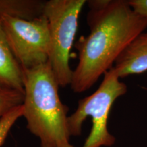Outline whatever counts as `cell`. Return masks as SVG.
<instances>
[{"mask_svg": "<svg viewBox=\"0 0 147 147\" xmlns=\"http://www.w3.org/2000/svg\"><path fill=\"white\" fill-rule=\"evenodd\" d=\"M87 4L90 32L74 44L78 63L70 86L78 93L113 67L126 47L147 28V18L135 13L126 0H91Z\"/></svg>", "mask_w": 147, "mask_h": 147, "instance_id": "1", "label": "cell"}, {"mask_svg": "<svg viewBox=\"0 0 147 147\" xmlns=\"http://www.w3.org/2000/svg\"><path fill=\"white\" fill-rule=\"evenodd\" d=\"M23 117L40 147H74L69 143V108L59 95V84L49 62L23 70Z\"/></svg>", "mask_w": 147, "mask_h": 147, "instance_id": "2", "label": "cell"}, {"mask_svg": "<svg viewBox=\"0 0 147 147\" xmlns=\"http://www.w3.org/2000/svg\"><path fill=\"white\" fill-rule=\"evenodd\" d=\"M119 79L112 67L104 74L98 89L93 94L79 100L76 111L67 117L71 136H80L84 121L89 116L91 117V132L82 147L111 146L115 144V137L108 129V117L116 100L127 91L126 84Z\"/></svg>", "mask_w": 147, "mask_h": 147, "instance_id": "3", "label": "cell"}, {"mask_svg": "<svg viewBox=\"0 0 147 147\" xmlns=\"http://www.w3.org/2000/svg\"><path fill=\"white\" fill-rule=\"evenodd\" d=\"M85 0L46 1L44 14L50 33L49 62L59 85H70L73 70L69 66V53L76 36L78 20Z\"/></svg>", "mask_w": 147, "mask_h": 147, "instance_id": "4", "label": "cell"}, {"mask_svg": "<svg viewBox=\"0 0 147 147\" xmlns=\"http://www.w3.org/2000/svg\"><path fill=\"white\" fill-rule=\"evenodd\" d=\"M0 22L9 47L23 70L49 62L50 33L45 14L32 21L3 16Z\"/></svg>", "mask_w": 147, "mask_h": 147, "instance_id": "5", "label": "cell"}, {"mask_svg": "<svg viewBox=\"0 0 147 147\" xmlns=\"http://www.w3.org/2000/svg\"><path fill=\"white\" fill-rule=\"evenodd\" d=\"M114 69L119 78L147 71V32H142L129 45L116 60Z\"/></svg>", "mask_w": 147, "mask_h": 147, "instance_id": "6", "label": "cell"}, {"mask_svg": "<svg viewBox=\"0 0 147 147\" xmlns=\"http://www.w3.org/2000/svg\"><path fill=\"white\" fill-rule=\"evenodd\" d=\"M0 89L25 93L23 70L15 59L0 22Z\"/></svg>", "mask_w": 147, "mask_h": 147, "instance_id": "7", "label": "cell"}, {"mask_svg": "<svg viewBox=\"0 0 147 147\" xmlns=\"http://www.w3.org/2000/svg\"><path fill=\"white\" fill-rule=\"evenodd\" d=\"M46 1L41 0H0V18L32 21L44 15Z\"/></svg>", "mask_w": 147, "mask_h": 147, "instance_id": "8", "label": "cell"}, {"mask_svg": "<svg viewBox=\"0 0 147 147\" xmlns=\"http://www.w3.org/2000/svg\"><path fill=\"white\" fill-rule=\"evenodd\" d=\"M24 100L23 92L0 89V119L16 106L23 104Z\"/></svg>", "mask_w": 147, "mask_h": 147, "instance_id": "9", "label": "cell"}, {"mask_svg": "<svg viewBox=\"0 0 147 147\" xmlns=\"http://www.w3.org/2000/svg\"><path fill=\"white\" fill-rule=\"evenodd\" d=\"M23 104L16 106L0 119V146L4 143L11 128L20 117H23Z\"/></svg>", "mask_w": 147, "mask_h": 147, "instance_id": "10", "label": "cell"}, {"mask_svg": "<svg viewBox=\"0 0 147 147\" xmlns=\"http://www.w3.org/2000/svg\"><path fill=\"white\" fill-rule=\"evenodd\" d=\"M127 3L135 13L147 18V0H128Z\"/></svg>", "mask_w": 147, "mask_h": 147, "instance_id": "11", "label": "cell"}, {"mask_svg": "<svg viewBox=\"0 0 147 147\" xmlns=\"http://www.w3.org/2000/svg\"><path fill=\"white\" fill-rule=\"evenodd\" d=\"M145 89H146V91H147V88H145Z\"/></svg>", "mask_w": 147, "mask_h": 147, "instance_id": "12", "label": "cell"}]
</instances>
